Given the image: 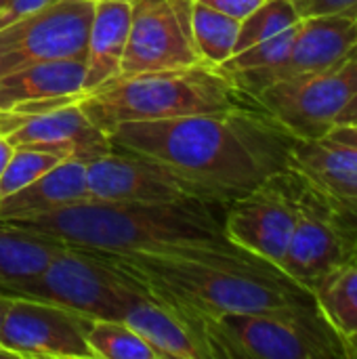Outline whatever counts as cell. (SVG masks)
Instances as JSON below:
<instances>
[{"mask_svg": "<svg viewBox=\"0 0 357 359\" xmlns=\"http://www.w3.org/2000/svg\"><path fill=\"white\" fill-rule=\"evenodd\" d=\"M107 137L114 147L168 166L223 204L286 170L297 141L261 107L124 122Z\"/></svg>", "mask_w": 357, "mask_h": 359, "instance_id": "6da1fadb", "label": "cell"}, {"mask_svg": "<svg viewBox=\"0 0 357 359\" xmlns=\"http://www.w3.org/2000/svg\"><path fill=\"white\" fill-rule=\"evenodd\" d=\"M225 206L200 198L160 204L86 200L4 223L97 252L200 259L213 250L234 246L223 229Z\"/></svg>", "mask_w": 357, "mask_h": 359, "instance_id": "7a4b0ae2", "label": "cell"}, {"mask_svg": "<svg viewBox=\"0 0 357 359\" xmlns=\"http://www.w3.org/2000/svg\"><path fill=\"white\" fill-rule=\"evenodd\" d=\"M101 255L139 278L154 301L170 309L194 334L202 316L316 305L314 294L284 269L236 244L200 259Z\"/></svg>", "mask_w": 357, "mask_h": 359, "instance_id": "3957f363", "label": "cell"}, {"mask_svg": "<svg viewBox=\"0 0 357 359\" xmlns=\"http://www.w3.org/2000/svg\"><path fill=\"white\" fill-rule=\"evenodd\" d=\"M80 107L95 126L109 133L124 122L168 120L259 105L219 67L196 63L177 69L120 76L84 95Z\"/></svg>", "mask_w": 357, "mask_h": 359, "instance_id": "277c9868", "label": "cell"}, {"mask_svg": "<svg viewBox=\"0 0 357 359\" xmlns=\"http://www.w3.org/2000/svg\"><path fill=\"white\" fill-rule=\"evenodd\" d=\"M196 334L210 359L347 358L343 337L316 305L202 316Z\"/></svg>", "mask_w": 357, "mask_h": 359, "instance_id": "5b68a950", "label": "cell"}, {"mask_svg": "<svg viewBox=\"0 0 357 359\" xmlns=\"http://www.w3.org/2000/svg\"><path fill=\"white\" fill-rule=\"evenodd\" d=\"M2 294L55 303L88 318L124 320L141 299H154L147 286L95 250L67 246L34 280L4 286Z\"/></svg>", "mask_w": 357, "mask_h": 359, "instance_id": "8992f818", "label": "cell"}, {"mask_svg": "<svg viewBox=\"0 0 357 359\" xmlns=\"http://www.w3.org/2000/svg\"><path fill=\"white\" fill-rule=\"evenodd\" d=\"M357 90V59L330 69L292 76L269 84L252 101L286 133L301 141L328 137Z\"/></svg>", "mask_w": 357, "mask_h": 359, "instance_id": "52a82bcc", "label": "cell"}, {"mask_svg": "<svg viewBox=\"0 0 357 359\" xmlns=\"http://www.w3.org/2000/svg\"><path fill=\"white\" fill-rule=\"evenodd\" d=\"M93 0H61L0 27V76L40 61L84 59Z\"/></svg>", "mask_w": 357, "mask_h": 359, "instance_id": "ba28073f", "label": "cell"}, {"mask_svg": "<svg viewBox=\"0 0 357 359\" xmlns=\"http://www.w3.org/2000/svg\"><path fill=\"white\" fill-rule=\"evenodd\" d=\"M299 212V177L286 168L225 206V236L280 267ZM282 269V267H280Z\"/></svg>", "mask_w": 357, "mask_h": 359, "instance_id": "9c48e42d", "label": "cell"}, {"mask_svg": "<svg viewBox=\"0 0 357 359\" xmlns=\"http://www.w3.org/2000/svg\"><path fill=\"white\" fill-rule=\"evenodd\" d=\"M194 2L133 0L130 32L120 76L204 63L194 40Z\"/></svg>", "mask_w": 357, "mask_h": 359, "instance_id": "30bf717a", "label": "cell"}, {"mask_svg": "<svg viewBox=\"0 0 357 359\" xmlns=\"http://www.w3.org/2000/svg\"><path fill=\"white\" fill-rule=\"evenodd\" d=\"M93 320L55 303L11 297L2 320L0 349L23 359H95L86 341Z\"/></svg>", "mask_w": 357, "mask_h": 359, "instance_id": "8fae6325", "label": "cell"}, {"mask_svg": "<svg viewBox=\"0 0 357 359\" xmlns=\"http://www.w3.org/2000/svg\"><path fill=\"white\" fill-rule=\"evenodd\" d=\"M90 200L99 202H181L213 200L198 183L145 156L114 147L86 164ZM217 202V200H215Z\"/></svg>", "mask_w": 357, "mask_h": 359, "instance_id": "7c38bea8", "label": "cell"}, {"mask_svg": "<svg viewBox=\"0 0 357 359\" xmlns=\"http://www.w3.org/2000/svg\"><path fill=\"white\" fill-rule=\"evenodd\" d=\"M357 44V21L343 15L303 17L288 55L269 67L229 74L231 82L250 99L274 82L324 72L341 63Z\"/></svg>", "mask_w": 357, "mask_h": 359, "instance_id": "4fadbf2b", "label": "cell"}, {"mask_svg": "<svg viewBox=\"0 0 357 359\" xmlns=\"http://www.w3.org/2000/svg\"><path fill=\"white\" fill-rule=\"evenodd\" d=\"M349 261H357L349 233L328 215L318 196L299 177L297 223L280 267L311 292L324 276Z\"/></svg>", "mask_w": 357, "mask_h": 359, "instance_id": "5bb4252c", "label": "cell"}, {"mask_svg": "<svg viewBox=\"0 0 357 359\" xmlns=\"http://www.w3.org/2000/svg\"><path fill=\"white\" fill-rule=\"evenodd\" d=\"M0 133L13 145H34L84 164L114 149L107 133L90 122L80 101L27 116L0 109Z\"/></svg>", "mask_w": 357, "mask_h": 359, "instance_id": "9a60e30c", "label": "cell"}, {"mask_svg": "<svg viewBox=\"0 0 357 359\" xmlns=\"http://www.w3.org/2000/svg\"><path fill=\"white\" fill-rule=\"evenodd\" d=\"M90 200L86 164L63 160L29 185L0 198V221H17Z\"/></svg>", "mask_w": 357, "mask_h": 359, "instance_id": "2e32d148", "label": "cell"}, {"mask_svg": "<svg viewBox=\"0 0 357 359\" xmlns=\"http://www.w3.org/2000/svg\"><path fill=\"white\" fill-rule=\"evenodd\" d=\"M133 0H97L84 55V95L116 80L130 32Z\"/></svg>", "mask_w": 357, "mask_h": 359, "instance_id": "e0dca14e", "label": "cell"}, {"mask_svg": "<svg viewBox=\"0 0 357 359\" xmlns=\"http://www.w3.org/2000/svg\"><path fill=\"white\" fill-rule=\"evenodd\" d=\"M84 59L40 61L0 76V109H11L25 101L84 95Z\"/></svg>", "mask_w": 357, "mask_h": 359, "instance_id": "ac0fdd59", "label": "cell"}, {"mask_svg": "<svg viewBox=\"0 0 357 359\" xmlns=\"http://www.w3.org/2000/svg\"><path fill=\"white\" fill-rule=\"evenodd\" d=\"M124 322L137 330L160 359H210L200 339L164 305L154 299L135 303Z\"/></svg>", "mask_w": 357, "mask_h": 359, "instance_id": "d6986e66", "label": "cell"}, {"mask_svg": "<svg viewBox=\"0 0 357 359\" xmlns=\"http://www.w3.org/2000/svg\"><path fill=\"white\" fill-rule=\"evenodd\" d=\"M67 244L0 221V288L38 278Z\"/></svg>", "mask_w": 357, "mask_h": 359, "instance_id": "ffe728a7", "label": "cell"}, {"mask_svg": "<svg viewBox=\"0 0 357 359\" xmlns=\"http://www.w3.org/2000/svg\"><path fill=\"white\" fill-rule=\"evenodd\" d=\"M311 294L343 341L357 332V261L332 269L316 284Z\"/></svg>", "mask_w": 357, "mask_h": 359, "instance_id": "44dd1931", "label": "cell"}, {"mask_svg": "<svg viewBox=\"0 0 357 359\" xmlns=\"http://www.w3.org/2000/svg\"><path fill=\"white\" fill-rule=\"evenodd\" d=\"M240 21L194 2V40L204 63L221 67L236 50Z\"/></svg>", "mask_w": 357, "mask_h": 359, "instance_id": "7402d4cb", "label": "cell"}, {"mask_svg": "<svg viewBox=\"0 0 357 359\" xmlns=\"http://www.w3.org/2000/svg\"><path fill=\"white\" fill-rule=\"evenodd\" d=\"M86 341L95 359H160L147 341L124 320L95 318Z\"/></svg>", "mask_w": 357, "mask_h": 359, "instance_id": "603a6c76", "label": "cell"}, {"mask_svg": "<svg viewBox=\"0 0 357 359\" xmlns=\"http://www.w3.org/2000/svg\"><path fill=\"white\" fill-rule=\"evenodd\" d=\"M301 19L303 17L299 15L292 0H265L246 19L240 21V34L234 53H240L261 40L278 36L280 32L297 25Z\"/></svg>", "mask_w": 357, "mask_h": 359, "instance_id": "cb8c5ba5", "label": "cell"}, {"mask_svg": "<svg viewBox=\"0 0 357 359\" xmlns=\"http://www.w3.org/2000/svg\"><path fill=\"white\" fill-rule=\"evenodd\" d=\"M59 162H63L59 154H53L34 145H15L13 156L0 177V198L29 185L40 175L57 166Z\"/></svg>", "mask_w": 357, "mask_h": 359, "instance_id": "d4e9b609", "label": "cell"}, {"mask_svg": "<svg viewBox=\"0 0 357 359\" xmlns=\"http://www.w3.org/2000/svg\"><path fill=\"white\" fill-rule=\"evenodd\" d=\"M299 23L284 29V32H280L278 36H271L267 40H261V42L252 44L248 48L240 50V53H234L219 69L229 76V74L248 72V69H261V67H269V65L280 63L288 55V50H290V46L295 42V36L299 32Z\"/></svg>", "mask_w": 357, "mask_h": 359, "instance_id": "484cf974", "label": "cell"}, {"mask_svg": "<svg viewBox=\"0 0 357 359\" xmlns=\"http://www.w3.org/2000/svg\"><path fill=\"white\" fill-rule=\"evenodd\" d=\"M301 17L343 15L357 19V0H292Z\"/></svg>", "mask_w": 357, "mask_h": 359, "instance_id": "4316f807", "label": "cell"}, {"mask_svg": "<svg viewBox=\"0 0 357 359\" xmlns=\"http://www.w3.org/2000/svg\"><path fill=\"white\" fill-rule=\"evenodd\" d=\"M55 2H61V0H4V4L0 6V27L25 17V15H32L40 8H46Z\"/></svg>", "mask_w": 357, "mask_h": 359, "instance_id": "83f0119b", "label": "cell"}, {"mask_svg": "<svg viewBox=\"0 0 357 359\" xmlns=\"http://www.w3.org/2000/svg\"><path fill=\"white\" fill-rule=\"evenodd\" d=\"M320 200V198H318ZM322 206L328 210V215L345 229V231H351L357 227V191L349 198H343V200H335V202H324L320 200Z\"/></svg>", "mask_w": 357, "mask_h": 359, "instance_id": "f1b7e54d", "label": "cell"}, {"mask_svg": "<svg viewBox=\"0 0 357 359\" xmlns=\"http://www.w3.org/2000/svg\"><path fill=\"white\" fill-rule=\"evenodd\" d=\"M204 6H210L227 17H234L238 21L246 19L259 4H263L265 0H196Z\"/></svg>", "mask_w": 357, "mask_h": 359, "instance_id": "f546056e", "label": "cell"}, {"mask_svg": "<svg viewBox=\"0 0 357 359\" xmlns=\"http://www.w3.org/2000/svg\"><path fill=\"white\" fill-rule=\"evenodd\" d=\"M328 139L357 149V124H339L328 133Z\"/></svg>", "mask_w": 357, "mask_h": 359, "instance_id": "4dcf8cb0", "label": "cell"}, {"mask_svg": "<svg viewBox=\"0 0 357 359\" xmlns=\"http://www.w3.org/2000/svg\"><path fill=\"white\" fill-rule=\"evenodd\" d=\"M357 122V90L356 95L351 97V101L345 105V109L341 111V116L337 118V124L335 126H339V124H356Z\"/></svg>", "mask_w": 357, "mask_h": 359, "instance_id": "1f68e13d", "label": "cell"}, {"mask_svg": "<svg viewBox=\"0 0 357 359\" xmlns=\"http://www.w3.org/2000/svg\"><path fill=\"white\" fill-rule=\"evenodd\" d=\"M13 149H15V145L0 133V177H2V172H4V168H6V164H8V160H11V156H13Z\"/></svg>", "mask_w": 357, "mask_h": 359, "instance_id": "d6a6232c", "label": "cell"}, {"mask_svg": "<svg viewBox=\"0 0 357 359\" xmlns=\"http://www.w3.org/2000/svg\"><path fill=\"white\" fill-rule=\"evenodd\" d=\"M8 305H11V297L0 292V330H2V320H4V313H6ZM2 358H11V355H8L6 351H2V349H0V359Z\"/></svg>", "mask_w": 357, "mask_h": 359, "instance_id": "836d02e7", "label": "cell"}, {"mask_svg": "<svg viewBox=\"0 0 357 359\" xmlns=\"http://www.w3.org/2000/svg\"><path fill=\"white\" fill-rule=\"evenodd\" d=\"M345 347H347V358H357V332H353L345 341Z\"/></svg>", "mask_w": 357, "mask_h": 359, "instance_id": "e575fe53", "label": "cell"}, {"mask_svg": "<svg viewBox=\"0 0 357 359\" xmlns=\"http://www.w3.org/2000/svg\"><path fill=\"white\" fill-rule=\"evenodd\" d=\"M349 233V238H351V242H353V248H356V259H357V227L356 229H351V231H347Z\"/></svg>", "mask_w": 357, "mask_h": 359, "instance_id": "d590c367", "label": "cell"}, {"mask_svg": "<svg viewBox=\"0 0 357 359\" xmlns=\"http://www.w3.org/2000/svg\"><path fill=\"white\" fill-rule=\"evenodd\" d=\"M347 59H357V44L347 53Z\"/></svg>", "mask_w": 357, "mask_h": 359, "instance_id": "8d00e7d4", "label": "cell"}, {"mask_svg": "<svg viewBox=\"0 0 357 359\" xmlns=\"http://www.w3.org/2000/svg\"><path fill=\"white\" fill-rule=\"evenodd\" d=\"M2 4H4V0H0V6H2Z\"/></svg>", "mask_w": 357, "mask_h": 359, "instance_id": "74e56055", "label": "cell"}, {"mask_svg": "<svg viewBox=\"0 0 357 359\" xmlns=\"http://www.w3.org/2000/svg\"><path fill=\"white\" fill-rule=\"evenodd\" d=\"M93 2H97V0H93Z\"/></svg>", "mask_w": 357, "mask_h": 359, "instance_id": "f35d334b", "label": "cell"}, {"mask_svg": "<svg viewBox=\"0 0 357 359\" xmlns=\"http://www.w3.org/2000/svg\"><path fill=\"white\" fill-rule=\"evenodd\" d=\"M356 21H357V19H356Z\"/></svg>", "mask_w": 357, "mask_h": 359, "instance_id": "ab89813d", "label": "cell"}, {"mask_svg": "<svg viewBox=\"0 0 357 359\" xmlns=\"http://www.w3.org/2000/svg\"><path fill=\"white\" fill-rule=\"evenodd\" d=\"M356 124H357V122H356Z\"/></svg>", "mask_w": 357, "mask_h": 359, "instance_id": "60d3db41", "label": "cell"}]
</instances>
